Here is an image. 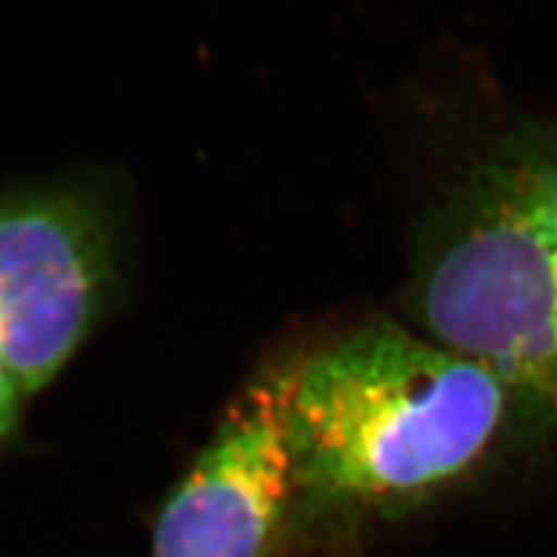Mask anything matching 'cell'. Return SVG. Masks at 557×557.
<instances>
[{
	"label": "cell",
	"instance_id": "1",
	"mask_svg": "<svg viewBox=\"0 0 557 557\" xmlns=\"http://www.w3.org/2000/svg\"><path fill=\"white\" fill-rule=\"evenodd\" d=\"M519 413L491 369L395 320H372L287 364L299 496L395 508L478 468Z\"/></svg>",
	"mask_w": 557,
	"mask_h": 557
},
{
	"label": "cell",
	"instance_id": "2",
	"mask_svg": "<svg viewBox=\"0 0 557 557\" xmlns=\"http://www.w3.org/2000/svg\"><path fill=\"white\" fill-rule=\"evenodd\" d=\"M416 329L557 423V124L485 150L431 214L410 267Z\"/></svg>",
	"mask_w": 557,
	"mask_h": 557
},
{
	"label": "cell",
	"instance_id": "3",
	"mask_svg": "<svg viewBox=\"0 0 557 557\" xmlns=\"http://www.w3.org/2000/svg\"><path fill=\"white\" fill-rule=\"evenodd\" d=\"M297 496L282 367L233 400L158 511L150 557H267Z\"/></svg>",
	"mask_w": 557,
	"mask_h": 557
},
{
	"label": "cell",
	"instance_id": "4",
	"mask_svg": "<svg viewBox=\"0 0 557 557\" xmlns=\"http://www.w3.org/2000/svg\"><path fill=\"white\" fill-rule=\"evenodd\" d=\"M99 220L65 194L0 199V359L24 393L50 385L101 310Z\"/></svg>",
	"mask_w": 557,
	"mask_h": 557
},
{
	"label": "cell",
	"instance_id": "5",
	"mask_svg": "<svg viewBox=\"0 0 557 557\" xmlns=\"http://www.w3.org/2000/svg\"><path fill=\"white\" fill-rule=\"evenodd\" d=\"M24 387L13 377V372L0 359V444L11 436L21 416V400H24Z\"/></svg>",
	"mask_w": 557,
	"mask_h": 557
}]
</instances>
